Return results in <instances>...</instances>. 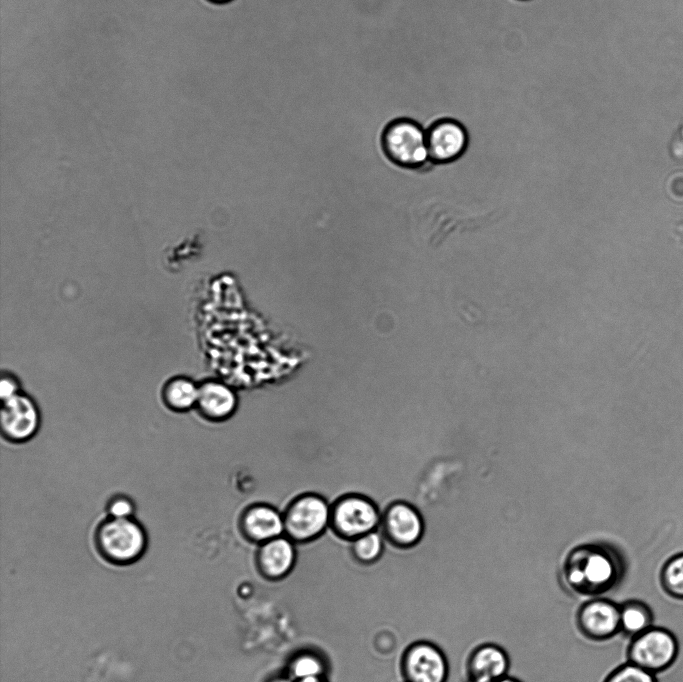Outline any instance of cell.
Segmentation results:
<instances>
[{
  "mask_svg": "<svg viewBox=\"0 0 683 682\" xmlns=\"http://www.w3.org/2000/svg\"><path fill=\"white\" fill-rule=\"evenodd\" d=\"M624 573L617 551L603 543L583 544L572 549L563 565L568 587L579 595L597 596L615 587Z\"/></svg>",
  "mask_w": 683,
  "mask_h": 682,
  "instance_id": "cell-1",
  "label": "cell"
},
{
  "mask_svg": "<svg viewBox=\"0 0 683 682\" xmlns=\"http://www.w3.org/2000/svg\"><path fill=\"white\" fill-rule=\"evenodd\" d=\"M379 142L384 156L400 168L417 170L431 163L426 127L416 118L400 116L388 121Z\"/></svg>",
  "mask_w": 683,
  "mask_h": 682,
  "instance_id": "cell-2",
  "label": "cell"
},
{
  "mask_svg": "<svg viewBox=\"0 0 683 682\" xmlns=\"http://www.w3.org/2000/svg\"><path fill=\"white\" fill-rule=\"evenodd\" d=\"M95 541L102 557L117 565L137 561L147 545L143 527L132 517L104 520L96 530Z\"/></svg>",
  "mask_w": 683,
  "mask_h": 682,
  "instance_id": "cell-3",
  "label": "cell"
},
{
  "mask_svg": "<svg viewBox=\"0 0 683 682\" xmlns=\"http://www.w3.org/2000/svg\"><path fill=\"white\" fill-rule=\"evenodd\" d=\"M331 506L325 497L316 493L295 497L283 511L285 533L298 542L319 537L330 526Z\"/></svg>",
  "mask_w": 683,
  "mask_h": 682,
  "instance_id": "cell-4",
  "label": "cell"
},
{
  "mask_svg": "<svg viewBox=\"0 0 683 682\" xmlns=\"http://www.w3.org/2000/svg\"><path fill=\"white\" fill-rule=\"evenodd\" d=\"M678 653L679 643L676 635L666 627L654 625L630 639L626 657L628 662L658 674L675 663Z\"/></svg>",
  "mask_w": 683,
  "mask_h": 682,
  "instance_id": "cell-5",
  "label": "cell"
},
{
  "mask_svg": "<svg viewBox=\"0 0 683 682\" xmlns=\"http://www.w3.org/2000/svg\"><path fill=\"white\" fill-rule=\"evenodd\" d=\"M382 515L370 498L351 493L338 498L331 506L330 526L346 539H356L376 530Z\"/></svg>",
  "mask_w": 683,
  "mask_h": 682,
  "instance_id": "cell-6",
  "label": "cell"
},
{
  "mask_svg": "<svg viewBox=\"0 0 683 682\" xmlns=\"http://www.w3.org/2000/svg\"><path fill=\"white\" fill-rule=\"evenodd\" d=\"M429 158L433 164H449L465 155L470 147V135L460 121L442 117L426 127Z\"/></svg>",
  "mask_w": 683,
  "mask_h": 682,
  "instance_id": "cell-7",
  "label": "cell"
},
{
  "mask_svg": "<svg viewBox=\"0 0 683 682\" xmlns=\"http://www.w3.org/2000/svg\"><path fill=\"white\" fill-rule=\"evenodd\" d=\"M576 625L589 640H609L621 633L620 604L603 597L589 599L577 610Z\"/></svg>",
  "mask_w": 683,
  "mask_h": 682,
  "instance_id": "cell-8",
  "label": "cell"
},
{
  "mask_svg": "<svg viewBox=\"0 0 683 682\" xmlns=\"http://www.w3.org/2000/svg\"><path fill=\"white\" fill-rule=\"evenodd\" d=\"M1 432L11 442L30 440L40 426V413L34 400L24 393L2 401Z\"/></svg>",
  "mask_w": 683,
  "mask_h": 682,
  "instance_id": "cell-9",
  "label": "cell"
},
{
  "mask_svg": "<svg viewBox=\"0 0 683 682\" xmlns=\"http://www.w3.org/2000/svg\"><path fill=\"white\" fill-rule=\"evenodd\" d=\"M404 673L407 682H447L449 663L436 644L421 641L406 651Z\"/></svg>",
  "mask_w": 683,
  "mask_h": 682,
  "instance_id": "cell-10",
  "label": "cell"
},
{
  "mask_svg": "<svg viewBox=\"0 0 683 682\" xmlns=\"http://www.w3.org/2000/svg\"><path fill=\"white\" fill-rule=\"evenodd\" d=\"M381 522L386 536L396 545H416L424 533V521L419 511L411 504L396 501L383 512Z\"/></svg>",
  "mask_w": 683,
  "mask_h": 682,
  "instance_id": "cell-11",
  "label": "cell"
},
{
  "mask_svg": "<svg viewBox=\"0 0 683 682\" xmlns=\"http://www.w3.org/2000/svg\"><path fill=\"white\" fill-rule=\"evenodd\" d=\"M240 526L248 539L259 543L285 533L283 512L267 503L248 506L241 515Z\"/></svg>",
  "mask_w": 683,
  "mask_h": 682,
  "instance_id": "cell-12",
  "label": "cell"
},
{
  "mask_svg": "<svg viewBox=\"0 0 683 682\" xmlns=\"http://www.w3.org/2000/svg\"><path fill=\"white\" fill-rule=\"evenodd\" d=\"M238 397L226 383L206 380L199 385L196 409L202 417L213 422L229 419L236 412Z\"/></svg>",
  "mask_w": 683,
  "mask_h": 682,
  "instance_id": "cell-13",
  "label": "cell"
},
{
  "mask_svg": "<svg viewBox=\"0 0 683 682\" xmlns=\"http://www.w3.org/2000/svg\"><path fill=\"white\" fill-rule=\"evenodd\" d=\"M509 669L508 653L494 643H484L474 648L466 663L468 678L475 679L499 681L508 675Z\"/></svg>",
  "mask_w": 683,
  "mask_h": 682,
  "instance_id": "cell-14",
  "label": "cell"
},
{
  "mask_svg": "<svg viewBox=\"0 0 683 682\" xmlns=\"http://www.w3.org/2000/svg\"><path fill=\"white\" fill-rule=\"evenodd\" d=\"M294 560L295 548L292 539L283 535L262 543L259 550L260 565L272 577L287 573Z\"/></svg>",
  "mask_w": 683,
  "mask_h": 682,
  "instance_id": "cell-15",
  "label": "cell"
},
{
  "mask_svg": "<svg viewBox=\"0 0 683 682\" xmlns=\"http://www.w3.org/2000/svg\"><path fill=\"white\" fill-rule=\"evenodd\" d=\"M654 626V613L650 604L630 599L620 604V631L634 638Z\"/></svg>",
  "mask_w": 683,
  "mask_h": 682,
  "instance_id": "cell-16",
  "label": "cell"
},
{
  "mask_svg": "<svg viewBox=\"0 0 683 682\" xmlns=\"http://www.w3.org/2000/svg\"><path fill=\"white\" fill-rule=\"evenodd\" d=\"M199 385L188 377L171 378L162 389L165 405L176 412H184L196 407Z\"/></svg>",
  "mask_w": 683,
  "mask_h": 682,
  "instance_id": "cell-17",
  "label": "cell"
},
{
  "mask_svg": "<svg viewBox=\"0 0 683 682\" xmlns=\"http://www.w3.org/2000/svg\"><path fill=\"white\" fill-rule=\"evenodd\" d=\"M660 583L670 597L683 599V553L667 560L660 570Z\"/></svg>",
  "mask_w": 683,
  "mask_h": 682,
  "instance_id": "cell-18",
  "label": "cell"
},
{
  "mask_svg": "<svg viewBox=\"0 0 683 682\" xmlns=\"http://www.w3.org/2000/svg\"><path fill=\"white\" fill-rule=\"evenodd\" d=\"M324 665L320 658L305 653L297 656L290 665V676L296 682H307L321 679Z\"/></svg>",
  "mask_w": 683,
  "mask_h": 682,
  "instance_id": "cell-19",
  "label": "cell"
},
{
  "mask_svg": "<svg viewBox=\"0 0 683 682\" xmlns=\"http://www.w3.org/2000/svg\"><path fill=\"white\" fill-rule=\"evenodd\" d=\"M603 682H658L657 675L626 661L611 671Z\"/></svg>",
  "mask_w": 683,
  "mask_h": 682,
  "instance_id": "cell-20",
  "label": "cell"
},
{
  "mask_svg": "<svg viewBox=\"0 0 683 682\" xmlns=\"http://www.w3.org/2000/svg\"><path fill=\"white\" fill-rule=\"evenodd\" d=\"M383 550L382 536L376 531L366 533L353 542L355 556L363 562H371L377 559Z\"/></svg>",
  "mask_w": 683,
  "mask_h": 682,
  "instance_id": "cell-21",
  "label": "cell"
},
{
  "mask_svg": "<svg viewBox=\"0 0 683 682\" xmlns=\"http://www.w3.org/2000/svg\"><path fill=\"white\" fill-rule=\"evenodd\" d=\"M107 510L111 518H130L135 511V506L130 498L119 495L110 499Z\"/></svg>",
  "mask_w": 683,
  "mask_h": 682,
  "instance_id": "cell-22",
  "label": "cell"
},
{
  "mask_svg": "<svg viewBox=\"0 0 683 682\" xmlns=\"http://www.w3.org/2000/svg\"><path fill=\"white\" fill-rule=\"evenodd\" d=\"M20 393V383L18 379L9 372H3L0 381L1 400H7Z\"/></svg>",
  "mask_w": 683,
  "mask_h": 682,
  "instance_id": "cell-23",
  "label": "cell"
},
{
  "mask_svg": "<svg viewBox=\"0 0 683 682\" xmlns=\"http://www.w3.org/2000/svg\"><path fill=\"white\" fill-rule=\"evenodd\" d=\"M675 234L678 237L679 241L683 244V220L676 223Z\"/></svg>",
  "mask_w": 683,
  "mask_h": 682,
  "instance_id": "cell-24",
  "label": "cell"
},
{
  "mask_svg": "<svg viewBox=\"0 0 683 682\" xmlns=\"http://www.w3.org/2000/svg\"><path fill=\"white\" fill-rule=\"evenodd\" d=\"M207 2L215 5H223V4H228L234 0H206Z\"/></svg>",
  "mask_w": 683,
  "mask_h": 682,
  "instance_id": "cell-25",
  "label": "cell"
},
{
  "mask_svg": "<svg viewBox=\"0 0 683 682\" xmlns=\"http://www.w3.org/2000/svg\"><path fill=\"white\" fill-rule=\"evenodd\" d=\"M498 682H521L520 680L510 677V676H505L504 678L500 679Z\"/></svg>",
  "mask_w": 683,
  "mask_h": 682,
  "instance_id": "cell-26",
  "label": "cell"
},
{
  "mask_svg": "<svg viewBox=\"0 0 683 682\" xmlns=\"http://www.w3.org/2000/svg\"><path fill=\"white\" fill-rule=\"evenodd\" d=\"M467 682H498V681H492V680H486V679H475V678H468Z\"/></svg>",
  "mask_w": 683,
  "mask_h": 682,
  "instance_id": "cell-27",
  "label": "cell"
},
{
  "mask_svg": "<svg viewBox=\"0 0 683 682\" xmlns=\"http://www.w3.org/2000/svg\"><path fill=\"white\" fill-rule=\"evenodd\" d=\"M274 682H296V681L290 677V678H280L278 680H275Z\"/></svg>",
  "mask_w": 683,
  "mask_h": 682,
  "instance_id": "cell-28",
  "label": "cell"
},
{
  "mask_svg": "<svg viewBox=\"0 0 683 682\" xmlns=\"http://www.w3.org/2000/svg\"><path fill=\"white\" fill-rule=\"evenodd\" d=\"M307 682H324L322 679H317V680H312V681H307Z\"/></svg>",
  "mask_w": 683,
  "mask_h": 682,
  "instance_id": "cell-29",
  "label": "cell"
}]
</instances>
